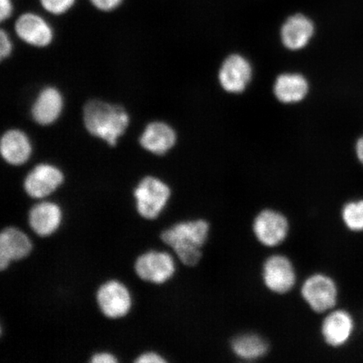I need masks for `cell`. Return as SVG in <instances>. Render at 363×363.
Listing matches in <instances>:
<instances>
[{"label": "cell", "instance_id": "6da1fadb", "mask_svg": "<svg viewBox=\"0 0 363 363\" xmlns=\"http://www.w3.org/2000/svg\"><path fill=\"white\" fill-rule=\"evenodd\" d=\"M208 231L210 225L206 220H182L163 230L160 240L165 249L174 253L177 261L194 267L201 260V249L207 242Z\"/></svg>", "mask_w": 363, "mask_h": 363}, {"label": "cell", "instance_id": "7a4b0ae2", "mask_svg": "<svg viewBox=\"0 0 363 363\" xmlns=\"http://www.w3.org/2000/svg\"><path fill=\"white\" fill-rule=\"evenodd\" d=\"M84 123L90 135L116 147L128 128L130 116L118 104L93 99L84 107Z\"/></svg>", "mask_w": 363, "mask_h": 363}, {"label": "cell", "instance_id": "3957f363", "mask_svg": "<svg viewBox=\"0 0 363 363\" xmlns=\"http://www.w3.org/2000/svg\"><path fill=\"white\" fill-rule=\"evenodd\" d=\"M136 211L147 220H155L169 206L172 189L165 181L153 175L143 177L133 190Z\"/></svg>", "mask_w": 363, "mask_h": 363}, {"label": "cell", "instance_id": "277c9868", "mask_svg": "<svg viewBox=\"0 0 363 363\" xmlns=\"http://www.w3.org/2000/svg\"><path fill=\"white\" fill-rule=\"evenodd\" d=\"M134 271L143 282L162 285L174 279L177 260L169 250H149L136 257Z\"/></svg>", "mask_w": 363, "mask_h": 363}, {"label": "cell", "instance_id": "5b68a950", "mask_svg": "<svg viewBox=\"0 0 363 363\" xmlns=\"http://www.w3.org/2000/svg\"><path fill=\"white\" fill-rule=\"evenodd\" d=\"M95 298L99 311L111 320L125 317L133 306L130 288L122 281L115 279L107 280L99 286Z\"/></svg>", "mask_w": 363, "mask_h": 363}, {"label": "cell", "instance_id": "8992f818", "mask_svg": "<svg viewBox=\"0 0 363 363\" xmlns=\"http://www.w3.org/2000/svg\"><path fill=\"white\" fill-rule=\"evenodd\" d=\"M65 175L58 167L40 163L23 180L22 188L31 201L47 199L56 194L65 184Z\"/></svg>", "mask_w": 363, "mask_h": 363}, {"label": "cell", "instance_id": "52a82bcc", "mask_svg": "<svg viewBox=\"0 0 363 363\" xmlns=\"http://www.w3.org/2000/svg\"><path fill=\"white\" fill-rule=\"evenodd\" d=\"M301 293L308 306L317 313L333 311L337 305V284L328 275L316 274L311 276L303 283Z\"/></svg>", "mask_w": 363, "mask_h": 363}, {"label": "cell", "instance_id": "ba28073f", "mask_svg": "<svg viewBox=\"0 0 363 363\" xmlns=\"http://www.w3.org/2000/svg\"><path fill=\"white\" fill-rule=\"evenodd\" d=\"M33 239L24 230L15 225L0 230V272L12 263L25 260L34 250Z\"/></svg>", "mask_w": 363, "mask_h": 363}, {"label": "cell", "instance_id": "9c48e42d", "mask_svg": "<svg viewBox=\"0 0 363 363\" xmlns=\"http://www.w3.org/2000/svg\"><path fill=\"white\" fill-rule=\"evenodd\" d=\"M28 226L30 237L49 238L57 233L63 221L62 208L52 199L35 201L28 212Z\"/></svg>", "mask_w": 363, "mask_h": 363}, {"label": "cell", "instance_id": "30bf717a", "mask_svg": "<svg viewBox=\"0 0 363 363\" xmlns=\"http://www.w3.org/2000/svg\"><path fill=\"white\" fill-rule=\"evenodd\" d=\"M289 221L281 213L272 210L262 211L256 217L253 231L258 242L266 247L279 246L287 238Z\"/></svg>", "mask_w": 363, "mask_h": 363}, {"label": "cell", "instance_id": "8fae6325", "mask_svg": "<svg viewBox=\"0 0 363 363\" xmlns=\"http://www.w3.org/2000/svg\"><path fill=\"white\" fill-rule=\"evenodd\" d=\"M262 277L267 288L277 294L288 293L296 282L292 262L283 255L267 258L263 265Z\"/></svg>", "mask_w": 363, "mask_h": 363}, {"label": "cell", "instance_id": "7c38bea8", "mask_svg": "<svg viewBox=\"0 0 363 363\" xmlns=\"http://www.w3.org/2000/svg\"><path fill=\"white\" fill-rule=\"evenodd\" d=\"M356 323L350 312L333 310L322 322L321 333L326 344L333 347H342L350 342Z\"/></svg>", "mask_w": 363, "mask_h": 363}, {"label": "cell", "instance_id": "4fadbf2b", "mask_svg": "<svg viewBox=\"0 0 363 363\" xmlns=\"http://www.w3.org/2000/svg\"><path fill=\"white\" fill-rule=\"evenodd\" d=\"M252 66L242 56L231 55L225 59L219 72V81L222 88L227 92L239 94L243 92L251 81Z\"/></svg>", "mask_w": 363, "mask_h": 363}, {"label": "cell", "instance_id": "5bb4252c", "mask_svg": "<svg viewBox=\"0 0 363 363\" xmlns=\"http://www.w3.org/2000/svg\"><path fill=\"white\" fill-rule=\"evenodd\" d=\"M16 31L23 42L36 48L48 47L53 40L51 26L35 13L22 15L16 23Z\"/></svg>", "mask_w": 363, "mask_h": 363}, {"label": "cell", "instance_id": "9a60e30c", "mask_svg": "<svg viewBox=\"0 0 363 363\" xmlns=\"http://www.w3.org/2000/svg\"><path fill=\"white\" fill-rule=\"evenodd\" d=\"M177 135L165 122L153 121L145 128L140 136V146L154 155L163 156L175 146Z\"/></svg>", "mask_w": 363, "mask_h": 363}, {"label": "cell", "instance_id": "2e32d148", "mask_svg": "<svg viewBox=\"0 0 363 363\" xmlns=\"http://www.w3.org/2000/svg\"><path fill=\"white\" fill-rule=\"evenodd\" d=\"M0 152L4 162L19 167L29 161L33 154V145L26 133L21 130H9L2 135Z\"/></svg>", "mask_w": 363, "mask_h": 363}, {"label": "cell", "instance_id": "e0dca14e", "mask_svg": "<svg viewBox=\"0 0 363 363\" xmlns=\"http://www.w3.org/2000/svg\"><path fill=\"white\" fill-rule=\"evenodd\" d=\"M314 33V23L303 13L289 16L281 29L284 45L293 51L306 48Z\"/></svg>", "mask_w": 363, "mask_h": 363}, {"label": "cell", "instance_id": "ac0fdd59", "mask_svg": "<svg viewBox=\"0 0 363 363\" xmlns=\"http://www.w3.org/2000/svg\"><path fill=\"white\" fill-rule=\"evenodd\" d=\"M63 110L62 95L57 89L47 87L38 94L31 107V116L40 125H50L56 122Z\"/></svg>", "mask_w": 363, "mask_h": 363}, {"label": "cell", "instance_id": "d6986e66", "mask_svg": "<svg viewBox=\"0 0 363 363\" xmlns=\"http://www.w3.org/2000/svg\"><path fill=\"white\" fill-rule=\"evenodd\" d=\"M308 91V84L301 74H283L276 80L274 94L279 101L293 104L303 101Z\"/></svg>", "mask_w": 363, "mask_h": 363}, {"label": "cell", "instance_id": "ffe728a7", "mask_svg": "<svg viewBox=\"0 0 363 363\" xmlns=\"http://www.w3.org/2000/svg\"><path fill=\"white\" fill-rule=\"evenodd\" d=\"M231 349L240 359L254 361L266 355L269 344L260 335L244 334L233 340Z\"/></svg>", "mask_w": 363, "mask_h": 363}, {"label": "cell", "instance_id": "44dd1931", "mask_svg": "<svg viewBox=\"0 0 363 363\" xmlns=\"http://www.w3.org/2000/svg\"><path fill=\"white\" fill-rule=\"evenodd\" d=\"M342 219L346 228L354 233H363V198L353 199L345 203L342 208Z\"/></svg>", "mask_w": 363, "mask_h": 363}, {"label": "cell", "instance_id": "7402d4cb", "mask_svg": "<svg viewBox=\"0 0 363 363\" xmlns=\"http://www.w3.org/2000/svg\"><path fill=\"white\" fill-rule=\"evenodd\" d=\"M40 2L45 11L54 15H61L74 6L75 0H40Z\"/></svg>", "mask_w": 363, "mask_h": 363}, {"label": "cell", "instance_id": "603a6c76", "mask_svg": "<svg viewBox=\"0 0 363 363\" xmlns=\"http://www.w3.org/2000/svg\"><path fill=\"white\" fill-rule=\"evenodd\" d=\"M167 359L162 354L156 351H146L140 353V355L135 358L134 363H167Z\"/></svg>", "mask_w": 363, "mask_h": 363}, {"label": "cell", "instance_id": "cb8c5ba5", "mask_svg": "<svg viewBox=\"0 0 363 363\" xmlns=\"http://www.w3.org/2000/svg\"><path fill=\"white\" fill-rule=\"evenodd\" d=\"M120 362L115 354L107 351L97 352L91 356L89 363H117Z\"/></svg>", "mask_w": 363, "mask_h": 363}, {"label": "cell", "instance_id": "d4e9b609", "mask_svg": "<svg viewBox=\"0 0 363 363\" xmlns=\"http://www.w3.org/2000/svg\"><path fill=\"white\" fill-rule=\"evenodd\" d=\"M0 57L1 60L11 56L13 50L11 40L9 38V35L4 30L0 33Z\"/></svg>", "mask_w": 363, "mask_h": 363}, {"label": "cell", "instance_id": "484cf974", "mask_svg": "<svg viewBox=\"0 0 363 363\" xmlns=\"http://www.w3.org/2000/svg\"><path fill=\"white\" fill-rule=\"evenodd\" d=\"M91 2L99 10L103 11H111L115 10L120 6L122 0H91Z\"/></svg>", "mask_w": 363, "mask_h": 363}, {"label": "cell", "instance_id": "4316f807", "mask_svg": "<svg viewBox=\"0 0 363 363\" xmlns=\"http://www.w3.org/2000/svg\"><path fill=\"white\" fill-rule=\"evenodd\" d=\"M0 20L4 21L11 16L12 4L11 0H0Z\"/></svg>", "mask_w": 363, "mask_h": 363}, {"label": "cell", "instance_id": "83f0119b", "mask_svg": "<svg viewBox=\"0 0 363 363\" xmlns=\"http://www.w3.org/2000/svg\"><path fill=\"white\" fill-rule=\"evenodd\" d=\"M357 157L363 165V135L358 139L356 146Z\"/></svg>", "mask_w": 363, "mask_h": 363}]
</instances>
